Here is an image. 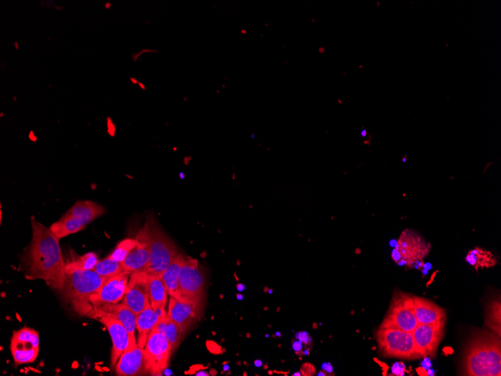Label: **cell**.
<instances>
[{"label": "cell", "mask_w": 501, "mask_h": 376, "mask_svg": "<svg viewBox=\"0 0 501 376\" xmlns=\"http://www.w3.org/2000/svg\"><path fill=\"white\" fill-rule=\"evenodd\" d=\"M31 225L33 238L24 258L26 277L42 280L52 289L62 291L66 281V263L60 239L34 217Z\"/></svg>", "instance_id": "6da1fadb"}, {"label": "cell", "mask_w": 501, "mask_h": 376, "mask_svg": "<svg viewBox=\"0 0 501 376\" xmlns=\"http://www.w3.org/2000/svg\"><path fill=\"white\" fill-rule=\"evenodd\" d=\"M463 369L465 375L500 376V337L487 330L474 332L465 346Z\"/></svg>", "instance_id": "7a4b0ae2"}, {"label": "cell", "mask_w": 501, "mask_h": 376, "mask_svg": "<svg viewBox=\"0 0 501 376\" xmlns=\"http://www.w3.org/2000/svg\"><path fill=\"white\" fill-rule=\"evenodd\" d=\"M107 280L93 271L66 272L64 287L60 292L79 314L87 316L93 310L89 299Z\"/></svg>", "instance_id": "3957f363"}, {"label": "cell", "mask_w": 501, "mask_h": 376, "mask_svg": "<svg viewBox=\"0 0 501 376\" xmlns=\"http://www.w3.org/2000/svg\"><path fill=\"white\" fill-rule=\"evenodd\" d=\"M149 249V262L145 271L161 276L178 256L177 247L154 222L147 221L144 229Z\"/></svg>", "instance_id": "277c9868"}, {"label": "cell", "mask_w": 501, "mask_h": 376, "mask_svg": "<svg viewBox=\"0 0 501 376\" xmlns=\"http://www.w3.org/2000/svg\"><path fill=\"white\" fill-rule=\"evenodd\" d=\"M105 213L100 204L92 201L77 202L59 221L53 223L51 230L59 239L82 231Z\"/></svg>", "instance_id": "5b68a950"}, {"label": "cell", "mask_w": 501, "mask_h": 376, "mask_svg": "<svg viewBox=\"0 0 501 376\" xmlns=\"http://www.w3.org/2000/svg\"><path fill=\"white\" fill-rule=\"evenodd\" d=\"M376 339L383 357L407 360L421 357L417 351L412 333L397 328H379Z\"/></svg>", "instance_id": "8992f818"}, {"label": "cell", "mask_w": 501, "mask_h": 376, "mask_svg": "<svg viewBox=\"0 0 501 376\" xmlns=\"http://www.w3.org/2000/svg\"><path fill=\"white\" fill-rule=\"evenodd\" d=\"M431 244L413 229L401 232L392 258L399 266L411 267L422 262L430 253Z\"/></svg>", "instance_id": "52a82bcc"}, {"label": "cell", "mask_w": 501, "mask_h": 376, "mask_svg": "<svg viewBox=\"0 0 501 376\" xmlns=\"http://www.w3.org/2000/svg\"><path fill=\"white\" fill-rule=\"evenodd\" d=\"M418 324L414 312L412 295L401 291L395 292L380 328H397L412 333Z\"/></svg>", "instance_id": "ba28073f"}, {"label": "cell", "mask_w": 501, "mask_h": 376, "mask_svg": "<svg viewBox=\"0 0 501 376\" xmlns=\"http://www.w3.org/2000/svg\"><path fill=\"white\" fill-rule=\"evenodd\" d=\"M178 288L181 300L201 302L204 276L198 260L185 257V262L178 275Z\"/></svg>", "instance_id": "9c48e42d"}, {"label": "cell", "mask_w": 501, "mask_h": 376, "mask_svg": "<svg viewBox=\"0 0 501 376\" xmlns=\"http://www.w3.org/2000/svg\"><path fill=\"white\" fill-rule=\"evenodd\" d=\"M100 321L109 331L111 337L113 348L111 352V366L118 364L121 355L128 348L137 346L132 342L129 334L118 319L105 314V313L93 309L86 316Z\"/></svg>", "instance_id": "30bf717a"}, {"label": "cell", "mask_w": 501, "mask_h": 376, "mask_svg": "<svg viewBox=\"0 0 501 376\" xmlns=\"http://www.w3.org/2000/svg\"><path fill=\"white\" fill-rule=\"evenodd\" d=\"M145 350L147 369L150 375L162 374L168 366L173 348L167 338L156 330L152 331L148 337Z\"/></svg>", "instance_id": "8fae6325"}, {"label": "cell", "mask_w": 501, "mask_h": 376, "mask_svg": "<svg viewBox=\"0 0 501 376\" xmlns=\"http://www.w3.org/2000/svg\"><path fill=\"white\" fill-rule=\"evenodd\" d=\"M40 339L37 330L28 327L15 331L11 352L16 365L33 363L39 353Z\"/></svg>", "instance_id": "7c38bea8"}, {"label": "cell", "mask_w": 501, "mask_h": 376, "mask_svg": "<svg viewBox=\"0 0 501 376\" xmlns=\"http://www.w3.org/2000/svg\"><path fill=\"white\" fill-rule=\"evenodd\" d=\"M149 274L145 271L133 272L123 302L136 315L151 305L149 294Z\"/></svg>", "instance_id": "4fadbf2b"}, {"label": "cell", "mask_w": 501, "mask_h": 376, "mask_svg": "<svg viewBox=\"0 0 501 376\" xmlns=\"http://www.w3.org/2000/svg\"><path fill=\"white\" fill-rule=\"evenodd\" d=\"M446 319L431 325L418 324L413 330L417 351L421 357H435L444 334Z\"/></svg>", "instance_id": "5bb4252c"}, {"label": "cell", "mask_w": 501, "mask_h": 376, "mask_svg": "<svg viewBox=\"0 0 501 376\" xmlns=\"http://www.w3.org/2000/svg\"><path fill=\"white\" fill-rule=\"evenodd\" d=\"M131 274L124 272L107 280L93 296L89 299L93 308L101 304H115L120 303L125 296Z\"/></svg>", "instance_id": "9a60e30c"}, {"label": "cell", "mask_w": 501, "mask_h": 376, "mask_svg": "<svg viewBox=\"0 0 501 376\" xmlns=\"http://www.w3.org/2000/svg\"><path fill=\"white\" fill-rule=\"evenodd\" d=\"M201 303L181 300L170 296L167 316L180 327L185 334L199 315Z\"/></svg>", "instance_id": "2e32d148"}, {"label": "cell", "mask_w": 501, "mask_h": 376, "mask_svg": "<svg viewBox=\"0 0 501 376\" xmlns=\"http://www.w3.org/2000/svg\"><path fill=\"white\" fill-rule=\"evenodd\" d=\"M115 372L121 376H135L148 374L145 348L138 345L127 349L121 355Z\"/></svg>", "instance_id": "e0dca14e"}, {"label": "cell", "mask_w": 501, "mask_h": 376, "mask_svg": "<svg viewBox=\"0 0 501 376\" xmlns=\"http://www.w3.org/2000/svg\"><path fill=\"white\" fill-rule=\"evenodd\" d=\"M137 244L122 262L125 272L132 274L144 271L149 262V249L144 231L140 230L136 238Z\"/></svg>", "instance_id": "ac0fdd59"}, {"label": "cell", "mask_w": 501, "mask_h": 376, "mask_svg": "<svg viewBox=\"0 0 501 376\" xmlns=\"http://www.w3.org/2000/svg\"><path fill=\"white\" fill-rule=\"evenodd\" d=\"M93 309L100 310L107 315L118 319L127 330L132 342L137 344L136 337L137 315L129 309L124 303L115 304H101L93 307Z\"/></svg>", "instance_id": "d6986e66"}, {"label": "cell", "mask_w": 501, "mask_h": 376, "mask_svg": "<svg viewBox=\"0 0 501 376\" xmlns=\"http://www.w3.org/2000/svg\"><path fill=\"white\" fill-rule=\"evenodd\" d=\"M415 315L419 324L431 325L446 319V311L434 302L413 296Z\"/></svg>", "instance_id": "ffe728a7"}, {"label": "cell", "mask_w": 501, "mask_h": 376, "mask_svg": "<svg viewBox=\"0 0 501 376\" xmlns=\"http://www.w3.org/2000/svg\"><path fill=\"white\" fill-rule=\"evenodd\" d=\"M158 320V316L151 305L137 315L136 329L138 332L137 344L140 348H145L148 337L152 331L154 330Z\"/></svg>", "instance_id": "44dd1931"}, {"label": "cell", "mask_w": 501, "mask_h": 376, "mask_svg": "<svg viewBox=\"0 0 501 376\" xmlns=\"http://www.w3.org/2000/svg\"><path fill=\"white\" fill-rule=\"evenodd\" d=\"M185 260V256L179 254L172 263L161 275L170 296L178 299H180V292H179L178 288V275Z\"/></svg>", "instance_id": "7402d4cb"}, {"label": "cell", "mask_w": 501, "mask_h": 376, "mask_svg": "<svg viewBox=\"0 0 501 376\" xmlns=\"http://www.w3.org/2000/svg\"><path fill=\"white\" fill-rule=\"evenodd\" d=\"M465 260L477 271L493 267L498 263L496 256L491 251L481 247L470 249Z\"/></svg>", "instance_id": "603a6c76"}, {"label": "cell", "mask_w": 501, "mask_h": 376, "mask_svg": "<svg viewBox=\"0 0 501 376\" xmlns=\"http://www.w3.org/2000/svg\"><path fill=\"white\" fill-rule=\"evenodd\" d=\"M154 330L163 334L167 338L172 346L173 352L180 346L184 334L180 327L168 316L159 319Z\"/></svg>", "instance_id": "cb8c5ba5"}, {"label": "cell", "mask_w": 501, "mask_h": 376, "mask_svg": "<svg viewBox=\"0 0 501 376\" xmlns=\"http://www.w3.org/2000/svg\"><path fill=\"white\" fill-rule=\"evenodd\" d=\"M149 294L152 307L165 308L169 294L162 276L149 274Z\"/></svg>", "instance_id": "d4e9b609"}, {"label": "cell", "mask_w": 501, "mask_h": 376, "mask_svg": "<svg viewBox=\"0 0 501 376\" xmlns=\"http://www.w3.org/2000/svg\"><path fill=\"white\" fill-rule=\"evenodd\" d=\"M500 301L491 300L486 307L485 325L491 330L492 332L500 337Z\"/></svg>", "instance_id": "484cf974"}, {"label": "cell", "mask_w": 501, "mask_h": 376, "mask_svg": "<svg viewBox=\"0 0 501 376\" xmlns=\"http://www.w3.org/2000/svg\"><path fill=\"white\" fill-rule=\"evenodd\" d=\"M93 271L107 279L125 272L122 263L114 260L110 256L98 261Z\"/></svg>", "instance_id": "4316f807"}, {"label": "cell", "mask_w": 501, "mask_h": 376, "mask_svg": "<svg viewBox=\"0 0 501 376\" xmlns=\"http://www.w3.org/2000/svg\"><path fill=\"white\" fill-rule=\"evenodd\" d=\"M98 261L100 260L94 253H88L82 256L75 257L71 262L66 264V272L93 271Z\"/></svg>", "instance_id": "83f0119b"}, {"label": "cell", "mask_w": 501, "mask_h": 376, "mask_svg": "<svg viewBox=\"0 0 501 376\" xmlns=\"http://www.w3.org/2000/svg\"><path fill=\"white\" fill-rule=\"evenodd\" d=\"M137 240L127 238L120 242L118 246L113 250V252L109 256L114 260L122 263L129 256L131 251L136 247Z\"/></svg>", "instance_id": "f1b7e54d"}, {"label": "cell", "mask_w": 501, "mask_h": 376, "mask_svg": "<svg viewBox=\"0 0 501 376\" xmlns=\"http://www.w3.org/2000/svg\"><path fill=\"white\" fill-rule=\"evenodd\" d=\"M295 339L299 340V341L302 342L303 345L306 346H311L312 345V338L307 331H300V332L295 334Z\"/></svg>", "instance_id": "f546056e"}, {"label": "cell", "mask_w": 501, "mask_h": 376, "mask_svg": "<svg viewBox=\"0 0 501 376\" xmlns=\"http://www.w3.org/2000/svg\"><path fill=\"white\" fill-rule=\"evenodd\" d=\"M300 373L303 376L315 375L316 374V367L310 363L303 364L301 366Z\"/></svg>", "instance_id": "4dcf8cb0"}, {"label": "cell", "mask_w": 501, "mask_h": 376, "mask_svg": "<svg viewBox=\"0 0 501 376\" xmlns=\"http://www.w3.org/2000/svg\"><path fill=\"white\" fill-rule=\"evenodd\" d=\"M292 348L295 352H302L303 343L299 340L294 339L292 340Z\"/></svg>", "instance_id": "1f68e13d"}, {"label": "cell", "mask_w": 501, "mask_h": 376, "mask_svg": "<svg viewBox=\"0 0 501 376\" xmlns=\"http://www.w3.org/2000/svg\"><path fill=\"white\" fill-rule=\"evenodd\" d=\"M154 311L156 312L157 316H158L159 319H163L167 316V313L165 311V308L163 307H153Z\"/></svg>", "instance_id": "d6a6232c"}, {"label": "cell", "mask_w": 501, "mask_h": 376, "mask_svg": "<svg viewBox=\"0 0 501 376\" xmlns=\"http://www.w3.org/2000/svg\"><path fill=\"white\" fill-rule=\"evenodd\" d=\"M322 370H325L329 374L333 373V366L330 365V364L325 363L322 364Z\"/></svg>", "instance_id": "836d02e7"}, {"label": "cell", "mask_w": 501, "mask_h": 376, "mask_svg": "<svg viewBox=\"0 0 501 376\" xmlns=\"http://www.w3.org/2000/svg\"><path fill=\"white\" fill-rule=\"evenodd\" d=\"M317 375H318V376H327V375H329V373H327L325 370H322L319 371V372L317 373Z\"/></svg>", "instance_id": "e575fe53"}, {"label": "cell", "mask_w": 501, "mask_h": 376, "mask_svg": "<svg viewBox=\"0 0 501 376\" xmlns=\"http://www.w3.org/2000/svg\"><path fill=\"white\" fill-rule=\"evenodd\" d=\"M303 355H307V356L310 355V348H307V349H306V350H304Z\"/></svg>", "instance_id": "d590c367"}, {"label": "cell", "mask_w": 501, "mask_h": 376, "mask_svg": "<svg viewBox=\"0 0 501 376\" xmlns=\"http://www.w3.org/2000/svg\"><path fill=\"white\" fill-rule=\"evenodd\" d=\"M312 328H313V329H314V330L318 329V324L316 323V322H315V323L312 325Z\"/></svg>", "instance_id": "8d00e7d4"}, {"label": "cell", "mask_w": 501, "mask_h": 376, "mask_svg": "<svg viewBox=\"0 0 501 376\" xmlns=\"http://www.w3.org/2000/svg\"><path fill=\"white\" fill-rule=\"evenodd\" d=\"M292 375H293V376H301L302 374H301V373H300V372L294 373Z\"/></svg>", "instance_id": "74e56055"}, {"label": "cell", "mask_w": 501, "mask_h": 376, "mask_svg": "<svg viewBox=\"0 0 501 376\" xmlns=\"http://www.w3.org/2000/svg\"><path fill=\"white\" fill-rule=\"evenodd\" d=\"M131 82L133 84H138V82H137V80L136 79L131 78Z\"/></svg>", "instance_id": "f35d334b"}, {"label": "cell", "mask_w": 501, "mask_h": 376, "mask_svg": "<svg viewBox=\"0 0 501 376\" xmlns=\"http://www.w3.org/2000/svg\"><path fill=\"white\" fill-rule=\"evenodd\" d=\"M138 84H139V85L140 86V87H141L142 89H146V87H145V85H144V84H140V83H138Z\"/></svg>", "instance_id": "ab89813d"}, {"label": "cell", "mask_w": 501, "mask_h": 376, "mask_svg": "<svg viewBox=\"0 0 501 376\" xmlns=\"http://www.w3.org/2000/svg\"><path fill=\"white\" fill-rule=\"evenodd\" d=\"M299 360H300V361H302V356H300V357H299Z\"/></svg>", "instance_id": "60d3db41"}]
</instances>
